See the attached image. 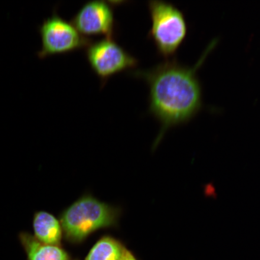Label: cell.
Returning <instances> with one entry per match:
<instances>
[{"mask_svg": "<svg viewBox=\"0 0 260 260\" xmlns=\"http://www.w3.org/2000/svg\"><path fill=\"white\" fill-rule=\"evenodd\" d=\"M217 42V40L210 42L193 67L172 58L150 69L133 73L148 83L149 112L161 124L154 146L159 144L168 129L189 122L202 109L203 87L198 71Z\"/></svg>", "mask_w": 260, "mask_h": 260, "instance_id": "1", "label": "cell"}, {"mask_svg": "<svg viewBox=\"0 0 260 260\" xmlns=\"http://www.w3.org/2000/svg\"><path fill=\"white\" fill-rule=\"evenodd\" d=\"M121 213L119 208L85 194L61 213L60 222L65 239L79 243L98 230L118 226Z\"/></svg>", "mask_w": 260, "mask_h": 260, "instance_id": "2", "label": "cell"}, {"mask_svg": "<svg viewBox=\"0 0 260 260\" xmlns=\"http://www.w3.org/2000/svg\"><path fill=\"white\" fill-rule=\"evenodd\" d=\"M151 27L148 37L158 53L167 60L173 58L186 41L188 24L184 12L171 3L148 2Z\"/></svg>", "mask_w": 260, "mask_h": 260, "instance_id": "3", "label": "cell"}, {"mask_svg": "<svg viewBox=\"0 0 260 260\" xmlns=\"http://www.w3.org/2000/svg\"><path fill=\"white\" fill-rule=\"evenodd\" d=\"M42 47L38 57L70 53L86 47L92 41L84 37L76 27L61 18L56 11L45 19L40 27Z\"/></svg>", "mask_w": 260, "mask_h": 260, "instance_id": "4", "label": "cell"}, {"mask_svg": "<svg viewBox=\"0 0 260 260\" xmlns=\"http://www.w3.org/2000/svg\"><path fill=\"white\" fill-rule=\"evenodd\" d=\"M87 61L103 83L116 74L138 66L137 58L122 47L114 38L91 42L86 47Z\"/></svg>", "mask_w": 260, "mask_h": 260, "instance_id": "5", "label": "cell"}, {"mask_svg": "<svg viewBox=\"0 0 260 260\" xmlns=\"http://www.w3.org/2000/svg\"><path fill=\"white\" fill-rule=\"evenodd\" d=\"M111 2L95 0L85 3L71 22L84 37L104 35L114 38L115 28L114 6Z\"/></svg>", "mask_w": 260, "mask_h": 260, "instance_id": "6", "label": "cell"}, {"mask_svg": "<svg viewBox=\"0 0 260 260\" xmlns=\"http://www.w3.org/2000/svg\"><path fill=\"white\" fill-rule=\"evenodd\" d=\"M27 260H69V255L60 246L42 243L27 232L19 234Z\"/></svg>", "mask_w": 260, "mask_h": 260, "instance_id": "7", "label": "cell"}, {"mask_svg": "<svg viewBox=\"0 0 260 260\" xmlns=\"http://www.w3.org/2000/svg\"><path fill=\"white\" fill-rule=\"evenodd\" d=\"M34 237L48 245L60 246L63 233L60 220L45 211H37L32 219Z\"/></svg>", "mask_w": 260, "mask_h": 260, "instance_id": "8", "label": "cell"}, {"mask_svg": "<svg viewBox=\"0 0 260 260\" xmlns=\"http://www.w3.org/2000/svg\"><path fill=\"white\" fill-rule=\"evenodd\" d=\"M126 250L119 240L106 236L93 245L85 260H121Z\"/></svg>", "mask_w": 260, "mask_h": 260, "instance_id": "9", "label": "cell"}, {"mask_svg": "<svg viewBox=\"0 0 260 260\" xmlns=\"http://www.w3.org/2000/svg\"><path fill=\"white\" fill-rule=\"evenodd\" d=\"M121 260H137L132 252L126 249Z\"/></svg>", "mask_w": 260, "mask_h": 260, "instance_id": "10", "label": "cell"}]
</instances>
